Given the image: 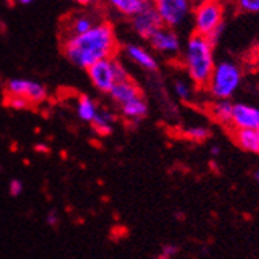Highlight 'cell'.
Segmentation results:
<instances>
[{"label":"cell","mask_w":259,"mask_h":259,"mask_svg":"<svg viewBox=\"0 0 259 259\" xmlns=\"http://www.w3.org/2000/svg\"><path fill=\"white\" fill-rule=\"evenodd\" d=\"M118 37L109 20H101L87 33L62 40L64 56L78 68L87 70L98 61L115 58L118 53Z\"/></svg>","instance_id":"obj_1"},{"label":"cell","mask_w":259,"mask_h":259,"mask_svg":"<svg viewBox=\"0 0 259 259\" xmlns=\"http://www.w3.org/2000/svg\"><path fill=\"white\" fill-rule=\"evenodd\" d=\"M179 59L188 79L199 89H206L218 62L214 56V44L205 36L191 33L183 42V50Z\"/></svg>","instance_id":"obj_2"},{"label":"cell","mask_w":259,"mask_h":259,"mask_svg":"<svg viewBox=\"0 0 259 259\" xmlns=\"http://www.w3.org/2000/svg\"><path fill=\"white\" fill-rule=\"evenodd\" d=\"M225 4L221 0H197L194 2L191 27L194 34L208 37L214 45L224 33Z\"/></svg>","instance_id":"obj_3"},{"label":"cell","mask_w":259,"mask_h":259,"mask_svg":"<svg viewBox=\"0 0 259 259\" xmlns=\"http://www.w3.org/2000/svg\"><path fill=\"white\" fill-rule=\"evenodd\" d=\"M242 82V70L238 62L222 59L216 62L206 84V90L214 100H230L236 93Z\"/></svg>","instance_id":"obj_4"},{"label":"cell","mask_w":259,"mask_h":259,"mask_svg":"<svg viewBox=\"0 0 259 259\" xmlns=\"http://www.w3.org/2000/svg\"><path fill=\"white\" fill-rule=\"evenodd\" d=\"M85 72H87V76H89L92 85L98 92L107 93V95L116 82L131 79V76L127 73V68L124 67V64L121 62V59L118 56L98 61L93 65H90Z\"/></svg>","instance_id":"obj_5"},{"label":"cell","mask_w":259,"mask_h":259,"mask_svg":"<svg viewBox=\"0 0 259 259\" xmlns=\"http://www.w3.org/2000/svg\"><path fill=\"white\" fill-rule=\"evenodd\" d=\"M151 4L158 13L163 27L179 31L191 23L194 8L193 0H151Z\"/></svg>","instance_id":"obj_6"},{"label":"cell","mask_w":259,"mask_h":259,"mask_svg":"<svg viewBox=\"0 0 259 259\" xmlns=\"http://www.w3.org/2000/svg\"><path fill=\"white\" fill-rule=\"evenodd\" d=\"M149 49L166 59H179L183 50V40L177 30L161 27L148 40Z\"/></svg>","instance_id":"obj_7"},{"label":"cell","mask_w":259,"mask_h":259,"mask_svg":"<svg viewBox=\"0 0 259 259\" xmlns=\"http://www.w3.org/2000/svg\"><path fill=\"white\" fill-rule=\"evenodd\" d=\"M98 10H81L76 13H72L64 22H62V40L75 37L79 34L87 33L92 27H95L98 22L104 20L97 13Z\"/></svg>","instance_id":"obj_8"},{"label":"cell","mask_w":259,"mask_h":259,"mask_svg":"<svg viewBox=\"0 0 259 259\" xmlns=\"http://www.w3.org/2000/svg\"><path fill=\"white\" fill-rule=\"evenodd\" d=\"M8 95L22 97L28 100L31 104H39L47 98V89L44 84L28 79V78H13L7 82Z\"/></svg>","instance_id":"obj_9"},{"label":"cell","mask_w":259,"mask_h":259,"mask_svg":"<svg viewBox=\"0 0 259 259\" xmlns=\"http://www.w3.org/2000/svg\"><path fill=\"white\" fill-rule=\"evenodd\" d=\"M121 53L127 61L138 65L140 68L146 70V72H149V73L157 72L158 67H160L157 55L149 49V47H145V45H141L138 42L124 44L121 47Z\"/></svg>","instance_id":"obj_10"},{"label":"cell","mask_w":259,"mask_h":259,"mask_svg":"<svg viewBox=\"0 0 259 259\" xmlns=\"http://www.w3.org/2000/svg\"><path fill=\"white\" fill-rule=\"evenodd\" d=\"M161 27H163V22H161L158 13L155 11V8L152 7V4H149L146 8H143L138 14L131 17V28H132V31L140 39H143V40H148Z\"/></svg>","instance_id":"obj_11"},{"label":"cell","mask_w":259,"mask_h":259,"mask_svg":"<svg viewBox=\"0 0 259 259\" xmlns=\"http://www.w3.org/2000/svg\"><path fill=\"white\" fill-rule=\"evenodd\" d=\"M231 124L236 129L259 131V107L247 104V103L233 104Z\"/></svg>","instance_id":"obj_12"},{"label":"cell","mask_w":259,"mask_h":259,"mask_svg":"<svg viewBox=\"0 0 259 259\" xmlns=\"http://www.w3.org/2000/svg\"><path fill=\"white\" fill-rule=\"evenodd\" d=\"M109 97L116 106H121V104H126L135 98L143 97V95H141L140 87L132 79H126L121 82H116L113 85V89L109 92Z\"/></svg>","instance_id":"obj_13"},{"label":"cell","mask_w":259,"mask_h":259,"mask_svg":"<svg viewBox=\"0 0 259 259\" xmlns=\"http://www.w3.org/2000/svg\"><path fill=\"white\" fill-rule=\"evenodd\" d=\"M118 109L124 118L132 123H140L143 118H146L148 112H149V106L143 97L135 98L126 104H121V106H118Z\"/></svg>","instance_id":"obj_14"},{"label":"cell","mask_w":259,"mask_h":259,"mask_svg":"<svg viewBox=\"0 0 259 259\" xmlns=\"http://www.w3.org/2000/svg\"><path fill=\"white\" fill-rule=\"evenodd\" d=\"M106 2L115 13L131 19L143 8H146L151 4V0H106Z\"/></svg>","instance_id":"obj_15"},{"label":"cell","mask_w":259,"mask_h":259,"mask_svg":"<svg viewBox=\"0 0 259 259\" xmlns=\"http://www.w3.org/2000/svg\"><path fill=\"white\" fill-rule=\"evenodd\" d=\"M234 141L238 146L245 152L257 154L259 141H257V131L253 129H236L234 131Z\"/></svg>","instance_id":"obj_16"},{"label":"cell","mask_w":259,"mask_h":259,"mask_svg":"<svg viewBox=\"0 0 259 259\" xmlns=\"http://www.w3.org/2000/svg\"><path fill=\"white\" fill-rule=\"evenodd\" d=\"M98 104L93 101L90 97L87 95H81L78 98V104H76V115L78 118L84 123H92L95 115L98 113Z\"/></svg>","instance_id":"obj_17"},{"label":"cell","mask_w":259,"mask_h":259,"mask_svg":"<svg viewBox=\"0 0 259 259\" xmlns=\"http://www.w3.org/2000/svg\"><path fill=\"white\" fill-rule=\"evenodd\" d=\"M233 104L230 100H214L211 104V115L216 121L221 124H231V116H233Z\"/></svg>","instance_id":"obj_18"},{"label":"cell","mask_w":259,"mask_h":259,"mask_svg":"<svg viewBox=\"0 0 259 259\" xmlns=\"http://www.w3.org/2000/svg\"><path fill=\"white\" fill-rule=\"evenodd\" d=\"M115 116L112 112L106 110V109H98V113L95 115V118L90 123L93 126V129L97 131L98 135L106 137L112 132V124H113Z\"/></svg>","instance_id":"obj_19"},{"label":"cell","mask_w":259,"mask_h":259,"mask_svg":"<svg viewBox=\"0 0 259 259\" xmlns=\"http://www.w3.org/2000/svg\"><path fill=\"white\" fill-rule=\"evenodd\" d=\"M193 82L186 79H176L174 81V93L180 101H190L193 98Z\"/></svg>","instance_id":"obj_20"},{"label":"cell","mask_w":259,"mask_h":259,"mask_svg":"<svg viewBox=\"0 0 259 259\" xmlns=\"http://www.w3.org/2000/svg\"><path fill=\"white\" fill-rule=\"evenodd\" d=\"M185 137L193 141H205L209 137V129L205 126H191L185 131Z\"/></svg>","instance_id":"obj_21"},{"label":"cell","mask_w":259,"mask_h":259,"mask_svg":"<svg viewBox=\"0 0 259 259\" xmlns=\"http://www.w3.org/2000/svg\"><path fill=\"white\" fill-rule=\"evenodd\" d=\"M233 2L244 14H259V0H233Z\"/></svg>","instance_id":"obj_22"},{"label":"cell","mask_w":259,"mask_h":259,"mask_svg":"<svg viewBox=\"0 0 259 259\" xmlns=\"http://www.w3.org/2000/svg\"><path fill=\"white\" fill-rule=\"evenodd\" d=\"M8 106L13 110H25V109L31 107V103L28 100H25V98H22V97L8 95Z\"/></svg>","instance_id":"obj_23"},{"label":"cell","mask_w":259,"mask_h":259,"mask_svg":"<svg viewBox=\"0 0 259 259\" xmlns=\"http://www.w3.org/2000/svg\"><path fill=\"white\" fill-rule=\"evenodd\" d=\"M179 253V247L174 244H166L161 247V251L158 253L157 259H172Z\"/></svg>","instance_id":"obj_24"},{"label":"cell","mask_w":259,"mask_h":259,"mask_svg":"<svg viewBox=\"0 0 259 259\" xmlns=\"http://www.w3.org/2000/svg\"><path fill=\"white\" fill-rule=\"evenodd\" d=\"M22 193H23V183H22V180L13 179L10 182V194H11V197H19V196H22Z\"/></svg>","instance_id":"obj_25"},{"label":"cell","mask_w":259,"mask_h":259,"mask_svg":"<svg viewBox=\"0 0 259 259\" xmlns=\"http://www.w3.org/2000/svg\"><path fill=\"white\" fill-rule=\"evenodd\" d=\"M45 222H47V225H50V227H56L58 222H59L58 211L56 209H50L49 213H47V216H45Z\"/></svg>","instance_id":"obj_26"},{"label":"cell","mask_w":259,"mask_h":259,"mask_svg":"<svg viewBox=\"0 0 259 259\" xmlns=\"http://www.w3.org/2000/svg\"><path fill=\"white\" fill-rule=\"evenodd\" d=\"M70 2H73V4H76V5H79L82 8H92V7L98 5L101 0H70Z\"/></svg>","instance_id":"obj_27"},{"label":"cell","mask_w":259,"mask_h":259,"mask_svg":"<svg viewBox=\"0 0 259 259\" xmlns=\"http://www.w3.org/2000/svg\"><path fill=\"white\" fill-rule=\"evenodd\" d=\"M209 152H211V155H213V157H219L221 155V148L219 146H213Z\"/></svg>","instance_id":"obj_28"},{"label":"cell","mask_w":259,"mask_h":259,"mask_svg":"<svg viewBox=\"0 0 259 259\" xmlns=\"http://www.w3.org/2000/svg\"><path fill=\"white\" fill-rule=\"evenodd\" d=\"M16 2H17L19 5H30V4L34 2V0H16Z\"/></svg>","instance_id":"obj_29"},{"label":"cell","mask_w":259,"mask_h":259,"mask_svg":"<svg viewBox=\"0 0 259 259\" xmlns=\"http://www.w3.org/2000/svg\"><path fill=\"white\" fill-rule=\"evenodd\" d=\"M253 179H254V182L259 185V169H256V171L253 172Z\"/></svg>","instance_id":"obj_30"},{"label":"cell","mask_w":259,"mask_h":259,"mask_svg":"<svg viewBox=\"0 0 259 259\" xmlns=\"http://www.w3.org/2000/svg\"><path fill=\"white\" fill-rule=\"evenodd\" d=\"M257 141H259V131H257ZM257 154H259V151H257Z\"/></svg>","instance_id":"obj_31"},{"label":"cell","mask_w":259,"mask_h":259,"mask_svg":"<svg viewBox=\"0 0 259 259\" xmlns=\"http://www.w3.org/2000/svg\"><path fill=\"white\" fill-rule=\"evenodd\" d=\"M193 2H197V0H193Z\"/></svg>","instance_id":"obj_32"}]
</instances>
